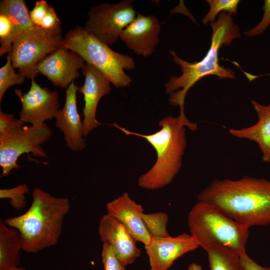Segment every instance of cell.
Instances as JSON below:
<instances>
[{
	"label": "cell",
	"instance_id": "cell-1",
	"mask_svg": "<svg viewBox=\"0 0 270 270\" xmlns=\"http://www.w3.org/2000/svg\"><path fill=\"white\" fill-rule=\"evenodd\" d=\"M248 228L270 224V181L246 176L214 180L198 196Z\"/></svg>",
	"mask_w": 270,
	"mask_h": 270
},
{
	"label": "cell",
	"instance_id": "cell-2",
	"mask_svg": "<svg viewBox=\"0 0 270 270\" xmlns=\"http://www.w3.org/2000/svg\"><path fill=\"white\" fill-rule=\"evenodd\" d=\"M212 30L211 44L204 57L198 62H190L180 58L176 52L170 50L174 62L180 68L182 74L172 76L165 83L166 92L169 94V102L172 106L184 109V102L188 90L198 81L208 75L216 76L222 79H234L235 74L230 68L220 66L218 54L223 46L240 37V30L234 22L232 14L224 12L218 15L215 22L210 23Z\"/></svg>",
	"mask_w": 270,
	"mask_h": 270
},
{
	"label": "cell",
	"instance_id": "cell-3",
	"mask_svg": "<svg viewBox=\"0 0 270 270\" xmlns=\"http://www.w3.org/2000/svg\"><path fill=\"white\" fill-rule=\"evenodd\" d=\"M160 130L154 134H140L130 132L114 123L127 136H140L146 140L155 150L157 158L154 166L138 179V185L148 190L162 188L172 182L182 166V158L186 146L185 126L192 131L198 128L186 115L168 116L160 120Z\"/></svg>",
	"mask_w": 270,
	"mask_h": 270
},
{
	"label": "cell",
	"instance_id": "cell-4",
	"mask_svg": "<svg viewBox=\"0 0 270 270\" xmlns=\"http://www.w3.org/2000/svg\"><path fill=\"white\" fill-rule=\"evenodd\" d=\"M70 210L68 198L56 197L36 188L32 193V204L26 212L8 218L4 222L20 234L22 250L36 253L58 244Z\"/></svg>",
	"mask_w": 270,
	"mask_h": 270
},
{
	"label": "cell",
	"instance_id": "cell-5",
	"mask_svg": "<svg viewBox=\"0 0 270 270\" xmlns=\"http://www.w3.org/2000/svg\"><path fill=\"white\" fill-rule=\"evenodd\" d=\"M190 234L206 251L214 246L228 248L238 254L246 252L249 228L207 202L198 201L188 216Z\"/></svg>",
	"mask_w": 270,
	"mask_h": 270
},
{
	"label": "cell",
	"instance_id": "cell-6",
	"mask_svg": "<svg viewBox=\"0 0 270 270\" xmlns=\"http://www.w3.org/2000/svg\"><path fill=\"white\" fill-rule=\"evenodd\" d=\"M62 46L77 53L86 63L98 69L116 88H126L132 83V78L125 70L136 68L134 58L113 50L84 28L76 26L68 32Z\"/></svg>",
	"mask_w": 270,
	"mask_h": 270
},
{
	"label": "cell",
	"instance_id": "cell-7",
	"mask_svg": "<svg viewBox=\"0 0 270 270\" xmlns=\"http://www.w3.org/2000/svg\"><path fill=\"white\" fill-rule=\"evenodd\" d=\"M64 38L61 27L48 30L34 26L12 43L10 54L13 68L26 78L34 79L38 62L62 46Z\"/></svg>",
	"mask_w": 270,
	"mask_h": 270
},
{
	"label": "cell",
	"instance_id": "cell-8",
	"mask_svg": "<svg viewBox=\"0 0 270 270\" xmlns=\"http://www.w3.org/2000/svg\"><path fill=\"white\" fill-rule=\"evenodd\" d=\"M52 135V131L46 123L28 126L21 122L0 134L2 176H6L14 169L19 168L18 159L24 154L46 157L42 145L49 140Z\"/></svg>",
	"mask_w": 270,
	"mask_h": 270
},
{
	"label": "cell",
	"instance_id": "cell-9",
	"mask_svg": "<svg viewBox=\"0 0 270 270\" xmlns=\"http://www.w3.org/2000/svg\"><path fill=\"white\" fill-rule=\"evenodd\" d=\"M132 2L133 0H125L92 6L84 28L102 42L113 45L137 15Z\"/></svg>",
	"mask_w": 270,
	"mask_h": 270
},
{
	"label": "cell",
	"instance_id": "cell-10",
	"mask_svg": "<svg viewBox=\"0 0 270 270\" xmlns=\"http://www.w3.org/2000/svg\"><path fill=\"white\" fill-rule=\"evenodd\" d=\"M15 92L21 102L19 120L24 124L42 125L46 120L54 118L59 110L58 92L41 87L34 79L31 80L30 87L27 92L22 94L20 90H16Z\"/></svg>",
	"mask_w": 270,
	"mask_h": 270
},
{
	"label": "cell",
	"instance_id": "cell-11",
	"mask_svg": "<svg viewBox=\"0 0 270 270\" xmlns=\"http://www.w3.org/2000/svg\"><path fill=\"white\" fill-rule=\"evenodd\" d=\"M85 64L80 56L62 46L40 60L36 68L54 86L66 88L80 76L78 70Z\"/></svg>",
	"mask_w": 270,
	"mask_h": 270
},
{
	"label": "cell",
	"instance_id": "cell-12",
	"mask_svg": "<svg viewBox=\"0 0 270 270\" xmlns=\"http://www.w3.org/2000/svg\"><path fill=\"white\" fill-rule=\"evenodd\" d=\"M82 72L84 82L78 88V92L84 96L83 135L86 136L101 124L96 118L97 107L102 98L110 92L112 83L100 71L88 64H85Z\"/></svg>",
	"mask_w": 270,
	"mask_h": 270
},
{
	"label": "cell",
	"instance_id": "cell-13",
	"mask_svg": "<svg viewBox=\"0 0 270 270\" xmlns=\"http://www.w3.org/2000/svg\"><path fill=\"white\" fill-rule=\"evenodd\" d=\"M198 247L192 236L185 232L174 237L152 238L144 246L150 270H168L178 258Z\"/></svg>",
	"mask_w": 270,
	"mask_h": 270
},
{
	"label": "cell",
	"instance_id": "cell-14",
	"mask_svg": "<svg viewBox=\"0 0 270 270\" xmlns=\"http://www.w3.org/2000/svg\"><path fill=\"white\" fill-rule=\"evenodd\" d=\"M160 32V24L156 16L138 13L121 33L120 39L136 54L147 58L154 52Z\"/></svg>",
	"mask_w": 270,
	"mask_h": 270
},
{
	"label": "cell",
	"instance_id": "cell-15",
	"mask_svg": "<svg viewBox=\"0 0 270 270\" xmlns=\"http://www.w3.org/2000/svg\"><path fill=\"white\" fill-rule=\"evenodd\" d=\"M98 233L102 244L110 245L116 256L125 266L132 264L141 254L137 242L119 221L108 214L100 218Z\"/></svg>",
	"mask_w": 270,
	"mask_h": 270
},
{
	"label": "cell",
	"instance_id": "cell-16",
	"mask_svg": "<svg viewBox=\"0 0 270 270\" xmlns=\"http://www.w3.org/2000/svg\"><path fill=\"white\" fill-rule=\"evenodd\" d=\"M78 88L74 82L68 86L64 104L54 117L56 126L63 134L66 146L74 152L81 151L86 146L83 123L76 106Z\"/></svg>",
	"mask_w": 270,
	"mask_h": 270
},
{
	"label": "cell",
	"instance_id": "cell-17",
	"mask_svg": "<svg viewBox=\"0 0 270 270\" xmlns=\"http://www.w3.org/2000/svg\"><path fill=\"white\" fill-rule=\"evenodd\" d=\"M110 216L122 224L136 241L144 246L149 244L152 236L148 232L142 220V206L132 200L126 192L106 204Z\"/></svg>",
	"mask_w": 270,
	"mask_h": 270
},
{
	"label": "cell",
	"instance_id": "cell-18",
	"mask_svg": "<svg viewBox=\"0 0 270 270\" xmlns=\"http://www.w3.org/2000/svg\"><path fill=\"white\" fill-rule=\"evenodd\" d=\"M252 104L258 120L254 124L240 128H230L229 132L235 138L256 142L262 154V160L270 162V104L263 105L252 100Z\"/></svg>",
	"mask_w": 270,
	"mask_h": 270
},
{
	"label": "cell",
	"instance_id": "cell-19",
	"mask_svg": "<svg viewBox=\"0 0 270 270\" xmlns=\"http://www.w3.org/2000/svg\"><path fill=\"white\" fill-rule=\"evenodd\" d=\"M23 245L22 236L16 229L0 220V270H12L18 266Z\"/></svg>",
	"mask_w": 270,
	"mask_h": 270
},
{
	"label": "cell",
	"instance_id": "cell-20",
	"mask_svg": "<svg viewBox=\"0 0 270 270\" xmlns=\"http://www.w3.org/2000/svg\"><path fill=\"white\" fill-rule=\"evenodd\" d=\"M0 14L6 16L12 21V44L26 30L33 26L30 11L24 0H2L0 2Z\"/></svg>",
	"mask_w": 270,
	"mask_h": 270
},
{
	"label": "cell",
	"instance_id": "cell-21",
	"mask_svg": "<svg viewBox=\"0 0 270 270\" xmlns=\"http://www.w3.org/2000/svg\"><path fill=\"white\" fill-rule=\"evenodd\" d=\"M210 270H246L240 255L223 246H214L206 250Z\"/></svg>",
	"mask_w": 270,
	"mask_h": 270
},
{
	"label": "cell",
	"instance_id": "cell-22",
	"mask_svg": "<svg viewBox=\"0 0 270 270\" xmlns=\"http://www.w3.org/2000/svg\"><path fill=\"white\" fill-rule=\"evenodd\" d=\"M142 220L152 238H166L170 236L167 230L168 214L164 212L144 213Z\"/></svg>",
	"mask_w": 270,
	"mask_h": 270
},
{
	"label": "cell",
	"instance_id": "cell-23",
	"mask_svg": "<svg viewBox=\"0 0 270 270\" xmlns=\"http://www.w3.org/2000/svg\"><path fill=\"white\" fill-rule=\"evenodd\" d=\"M26 78L22 74L15 72L9 52L6 56V63L0 68V102L10 88L15 84H22Z\"/></svg>",
	"mask_w": 270,
	"mask_h": 270
},
{
	"label": "cell",
	"instance_id": "cell-24",
	"mask_svg": "<svg viewBox=\"0 0 270 270\" xmlns=\"http://www.w3.org/2000/svg\"><path fill=\"white\" fill-rule=\"evenodd\" d=\"M210 10L202 20L204 24L216 21V16L222 12H226L230 14H236L238 0H208Z\"/></svg>",
	"mask_w": 270,
	"mask_h": 270
},
{
	"label": "cell",
	"instance_id": "cell-25",
	"mask_svg": "<svg viewBox=\"0 0 270 270\" xmlns=\"http://www.w3.org/2000/svg\"><path fill=\"white\" fill-rule=\"evenodd\" d=\"M29 192L26 184H22L10 188L0 190V198L8 199L11 206L16 210L24 208L26 205V194Z\"/></svg>",
	"mask_w": 270,
	"mask_h": 270
},
{
	"label": "cell",
	"instance_id": "cell-26",
	"mask_svg": "<svg viewBox=\"0 0 270 270\" xmlns=\"http://www.w3.org/2000/svg\"><path fill=\"white\" fill-rule=\"evenodd\" d=\"M12 24L10 20L6 15L0 14V56L12 51V44L11 36Z\"/></svg>",
	"mask_w": 270,
	"mask_h": 270
},
{
	"label": "cell",
	"instance_id": "cell-27",
	"mask_svg": "<svg viewBox=\"0 0 270 270\" xmlns=\"http://www.w3.org/2000/svg\"><path fill=\"white\" fill-rule=\"evenodd\" d=\"M102 258L104 270H125L126 266L118 260L112 247L106 244H102Z\"/></svg>",
	"mask_w": 270,
	"mask_h": 270
},
{
	"label": "cell",
	"instance_id": "cell-28",
	"mask_svg": "<svg viewBox=\"0 0 270 270\" xmlns=\"http://www.w3.org/2000/svg\"><path fill=\"white\" fill-rule=\"evenodd\" d=\"M264 14L260 22L252 28L244 32L248 36L262 34L270 26V0H266L263 6Z\"/></svg>",
	"mask_w": 270,
	"mask_h": 270
},
{
	"label": "cell",
	"instance_id": "cell-29",
	"mask_svg": "<svg viewBox=\"0 0 270 270\" xmlns=\"http://www.w3.org/2000/svg\"><path fill=\"white\" fill-rule=\"evenodd\" d=\"M50 6V5L44 0H38L36 2L34 8L30 11V18L34 26L40 27L42 22Z\"/></svg>",
	"mask_w": 270,
	"mask_h": 270
},
{
	"label": "cell",
	"instance_id": "cell-30",
	"mask_svg": "<svg viewBox=\"0 0 270 270\" xmlns=\"http://www.w3.org/2000/svg\"><path fill=\"white\" fill-rule=\"evenodd\" d=\"M40 27L48 30H53L61 27L60 22L52 6H50L42 22Z\"/></svg>",
	"mask_w": 270,
	"mask_h": 270
},
{
	"label": "cell",
	"instance_id": "cell-31",
	"mask_svg": "<svg viewBox=\"0 0 270 270\" xmlns=\"http://www.w3.org/2000/svg\"><path fill=\"white\" fill-rule=\"evenodd\" d=\"M20 122L16 119L13 114L0 111V134Z\"/></svg>",
	"mask_w": 270,
	"mask_h": 270
},
{
	"label": "cell",
	"instance_id": "cell-32",
	"mask_svg": "<svg viewBox=\"0 0 270 270\" xmlns=\"http://www.w3.org/2000/svg\"><path fill=\"white\" fill-rule=\"evenodd\" d=\"M240 258L246 270H270V268L264 267L258 264L246 252L241 254Z\"/></svg>",
	"mask_w": 270,
	"mask_h": 270
},
{
	"label": "cell",
	"instance_id": "cell-33",
	"mask_svg": "<svg viewBox=\"0 0 270 270\" xmlns=\"http://www.w3.org/2000/svg\"><path fill=\"white\" fill-rule=\"evenodd\" d=\"M188 270H204L200 264L196 263H192L189 264Z\"/></svg>",
	"mask_w": 270,
	"mask_h": 270
},
{
	"label": "cell",
	"instance_id": "cell-34",
	"mask_svg": "<svg viewBox=\"0 0 270 270\" xmlns=\"http://www.w3.org/2000/svg\"><path fill=\"white\" fill-rule=\"evenodd\" d=\"M12 270H26L25 268H23L18 266V267L13 269Z\"/></svg>",
	"mask_w": 270,
	"mask_h": 270
}]
</instances>
